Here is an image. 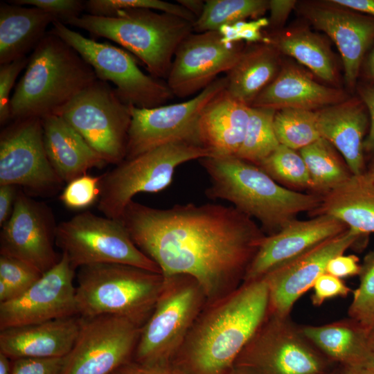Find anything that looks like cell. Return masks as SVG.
<instances>
[{"label": "cell", "instance_id": "cell-1", "mask_svg": "<svg viewBox=\"0 0 374 374\" xmlns=\"http://www.w3.org/2000/svg\"><path fill=\"white\" fill-rule=\"evenodd\" d=\"M119 220L164 277L193 278L207 303L243 283L265 237L252 218L234 206L214 204L160 209L132 200Z\"/></svg>", "mask_w": 374, "mask_h": 374}, {"label": "cell", "instance_id": "cell-2", "mask_svg": "<svg viewBox=\"0 0 374 374\" xmlns=\"http://www.w3.org/2000/svg\"><path fill=\"white\" fill-rule=\"evenodd\" d=\"M269 313L262 277L206 304L171 364L181 374H229Z\"/></svg>", "mask_w": 374, "mask_h": 374}, {"label": "cell", "instance_id": "cell-3", "mask_svg": "<svg viewBox=\"0 0 374 374\" xmlns=\"http://www.w3.org/2000/svg\"><path fill=\"white\" fill-rule=\"evenodd\" d=\"M209 176L205 194L211 199L230 202L233 206L261 223L269 235L296 219L301 212H314L322 196L282 186L258 166L235 156L199 159Z\"/></svg>", "mask_w": 374, "mask_h": 374}, {"label": "cell", "instance_id": "cell-4", "mask_svg": "<svg viewBox=\"0 0 374 374\" xmlns=\"http://www.w3.org/2000/svg\"><path fill=\"white\" fill-rule=\"evenodd\" d=\"M97 80L75 50L48 32L33 51L10 98L11 119L55 114Z\"/></svg>", "mask_w": 374, "mask_h": 374}, {"label": "cell", "instance_id": "cell-5", "mask_svg": "<svg viewBox=\"0 0 374 374\" xmlns=\"http://www.w3.org/2000/svg\"><path fill=\"white\" fill-rule=\"evenodd\" d=\"M65 25L117 43L139 58L157 79H167L178 46L193 33V23L145 8L120 10L108 17L84 14Z\"/></svg>", "mask_w": 374, "mask_h": 374}, {"label": "cell", "instance_id": "cell-6", "mask_svg": "<svg viewBox=\"0 0 374 374\" xmlns=\"http://www.w3.org/2000/svg\"><path fill=\"white\" fill-rule=\"evenodd\" d=\"M161 273L119 263L80 267L75 300L78 314H110L143 326L150 316L164 285Z\"/></svg>", "mask_w": 374, "mask_h": 374}, {"label": "cell", "instance_id": "cell-7", "mask_svg": "<svg viewBox=\"0 0 374 374\" xmlns=\"http://www.w3.org/2000/svg\"><path fill=\"white\" fill-rule=\"evenodd\" d=\"M333 365L290 316L269 312L229 374H323Z\"/></svg>", "mask_w": 374, "mask_h": 374}, {"label": "cell", "instance_id": "cell-8", "mask_svg": "<svg viewBox=\"0 0 374 374\" xmlns=\"http://www.w3.org/2000/svg\"><path fill=\"white\" fill-rule=\"evenodd\" d=\"M154 309L141 327L133 359L171 364L207 303L199 283L186 275L164 277Z\"/></svg>", "mask_w": 374, "mask_h": 374}, {"label": "cell", "instance_id": "cell-9", "mask_svg": "<svg viewBox=\"0 0 374 374\" xmlns=\"http://www.w3.org/2000/svg\"><path fill=\"white\" fill-rule=\"evenodd\" d=\"M211 156L200 145L175 142L125 159L102 175L98 208L105 217L119 220L135 195L165 189L179 166Z\"/></svg>", "mask_w": 374, "mask_h": 374}, {"label": "cell", "instance_id": "cell-10", "mask_svg": "<svg viewBox=\"0 0 374 374\" xmlns=\"http://www.w3.org/2000/svg\"><path fill=\"white\" fill-rule=\"evenodd\" d=\"M55 244L74 270L92 264L119 263L161 273L157 265L134 243L120 220L89 211L57 224Z\"/></svg>", "mask_w": 374, "mask_h": 374}, {"label": "cell", "instance_id": "cell-11", "mask_svg": "<svg viewBox=\"0 0 374 374\" xmlns=\"http://www.w3.org/2000/svg\"><path fill=\"white\" fill-rule=\"evenodd\" d=\"M49 32L75 50L98 80L114 84L116 94L127 105L153 108L174 97L166 82L143 73L124 49L87 38L59 21L53 23Z\"/></svg>", "mask_w": 374, "mask_h": 374}, {"label": "cell", "instance_id": "cell-12", "mask_svg": "<svg viewBox=\"0 0 374 374\" xmlns=\"http://www.w3.org/2000/svg\"><path fill=\"white\" fill-rule=\"evenodd\" d=\"M69 123L107 163L126 157L130 106L107 82L97 80L56 114Z\"/></svg>", "mask_w": 374, "mask_h": 374}, {"label": "cell", "instance_id": "cell-13", "mask_svg": "<svg viewBox=\"0 0 374 374\" xmlns=\"http://www.w3.org/2000/svg\"><path fill=\"white\" fill-rule=\"evenodd\" d=\"M226 86V76L217 78L185 102L148 109L130 105L131 123L125 159L170 143L186 142L199 145V117L208 103Z\"/></svg>", "mask_w": 374, "mask_h": 374}, {"label": "cell", "instance_id": "cell-14", "mask_svg": "<svg viewBox=\"0 0 374 374\" xmlns=\"http://www.w3.org/2000/svg\"><path fill=\"white\" fill-rule=\"evenodd\" d=\"M80 317L78 335L60 374H112L133 359L141 326L115 315Z\"/></svg>", "mask_w": 374, "mask_h": 374}, {"label": "cell", "instance_id": "cell-15", "mask_svg": "<svg viewBox=\"0 0 374 374\" xmlns=\"http://www.w3.org/2000/svg\"><path fill=\"white\" fill-rule=\"evenodd\" d=\"M13 121L0 134V186H21L39 195L56 192L63 181L47 157L42 118Z\"/></svg>", "mask_w": 374, "mask_h": 374}, {"label": "cell", "instance_id": "cell-16", "mask_svg": "<svg viewBox=\"0 0 374 374\" xmlns=\"http://www.w3.org/2000/svg\"><path fill=\"white\" fill-rule=\"evenodd\" d=\"M57 226L50 207L18 191L1 231L0 254L21 260L43 274L61 257L53 247Z\"/></svg>", "mask_w": 374, "mask_h": 374}, {"label": "cell", "instance_id": "cell-17", "mask_svg": "<svg viewBox=\"0 0 374 374\" xmlns=\"http://www.w3.org/2000/svg\"><path fill=\"white\" fill-rule=\"evenodd\" d=\"M242 42L228 43L218 31L191 33L178 46L166 83L174 96L201 92L240 59Z\"/></svg>", "mask_w": 374, "mask_h": 374}, {"label": "cell", "instance_id": "cell-18", "mask_svg": "<svg viewBox=\"0 0 374 374\" xmlns=\"http://www.w3.org/2000/svg\"><path fill=\"white\" fill-rule=\"evenodd\" d=\"M74 276L75 270L62 253L25 292L0 303V330L78 315Z\"/></svg>", "mask_w": 374, "mask_h": 374}, {"label": "cell", "instance_id": "cell-19", "mask_svg": "<svg viewBox=\"0 0 374 374\" xmlns=\"http://www.w3.org/2000/svg\"><path fill=\"white\" fill-rule=\"evenodd\" d=\"M364 237L348 228L264 276L269 289V312L282 317L290 316L297 300L326 272L328 262L344 254Z\"/></svg>", "mask_w": 374, "mask_h": 374}, {"label": "cell", "instance_id": "cell-20", "mask_svg": "<svg viewBox=\"0 0 374 374\" xmlns=\"http://www.w3.org/2000/svg\"><path fill=\"white\" fill-rule=\"evenodd\" d=\"M348 229L328 215L308 220H292L278 231L263 238L243 279L249 282L299 257L319 244Z\"/></svg>", "mask_w": 374, "mask_h": 374}, {"label": "cell", "instance_id": "cell-21", "mask_svg": "<svg viewBox=\"0 0 374 374\" xmlns=\"http://www.w3.org/2000/svg\"><path fill=\"white\" fill-rule=\"evenodd\" d=\"M305 14L333 40L341 55L346 80L353 87L364 55L374 39V19L341 6H310Z\"/></svg>", "mask_w": 374, "mask_h": 374}, {"label": "cell", "instance_id": "cell-22", "mask_svg": "<svg viewBox=\"0 0 374 374\" xmlns=\"http://www.w3.org/2000/svg\"><path fill=\"white\" fill-rule=\"evenodd\" d=\"M81 317L74 315L0 330V353L11 359L60 358L73 348Z\"/></svg>", "mask_w": 374, "mask_h": 374}, {"label": "cell", "instance_id": "cell-23", "mask_svg": "<svg viewBox=\"0 0 374 374\" xmlns=\"http://www.w3.org/2000/svg\"><path fill=\"white\" fill-rule=\"evenodd\" d=\"M226 89L205 107L197 124L198 143L211 157L235 156L249 122L250 106L233 97Z\"/></svg>", "mask_w": 374, "mask_h": 374}, {"label": "cell", "instance_id": "cell-24", "mask_svg": "<svg viewBox=\"0 0 374 374\" xmlns=\"http://www.w3.org/2000/svg\"><path fill=\"white\" fill-rule=\"evenodd\" d=\"M364 106L351 100L317 111L321 137L339 151L353 175L366 171L363 145L368 117Z\"/></svg>", "mask_w": 374, "mask_h": 374}, {"label": "cell", "instance_id": "cell-25", "mask_svg": "<svg viewBox=\"0 0 374 374\" xmlns=\"http://www.w3.org/2000/svg\"><path fill=\"white\" fill-rule=\"evenodd\" d=\"M343 99L341 91L325 87L301 69L287 66L281 68L250 107L276 111L287 108L314 111L341 103Z\"/></svg>", "mask_w": 374, "mask_h": 374}, {"label": "cell", "instance_id": "cell-26", "mask_svg": "<svg viewBox=\"0 0 374 374\" xmlns=\"http://www.w3.org/2000/svg\"><path fill=\"white\" fill-rule=\"evenodd\" d=\"M42 121L47 157L63 182L69 183L88 170L107 163L60 116L51 114Z\"/></svg>", "mask_w": 374, "mask_h": 374}, {"label": "cell", "instance_id": "cell-27", "mask_svg": "<svg viewBox=\"0 0 374 374\" xmlns=\"http://www.w3.org/2000/svg\"><path fill=\"white\" fill-rule=\"evenodd\" d=\"M302 332L333 364L341 368L374 366L369 329L351 318L320 326H301Z\"/></svg>", "mask_w": 374, "mask_h": 374}, {"label": "cell", "instance_id": "cell-28", "mask_svg": "<svg viewBox=\"0 0 374 374\" xmlns=\"http://www.w3.org/2000/svg\"><path fill=\"white\" fill-rule=\"evenodd\" d=\"M313 215H328L363 236L374 233V182L366 171L351 175L322 195Z\"/></svg>", "mask_w": 374, "mask_h": 374}, {"label": "cell", "instance_id": "cell-29", "mask_svg": "<svg viewBox=\"0 0 374 374\" xmlns=\"http://www.w3.org/2000/svg\"><path fill=\"white\" fill-rule=\"evenodd\" d=\"M52 15L35 7L0 4V64L26 57L47 33Z\"/></svg>", "mask_w": 374, "mask_h": 374}, {"label": "cell", "instance_id": "cell-30", "mask_svg": "<svg viewBox=\"0 0 374 374\" xmlns=\"http://www.w3.org/2000/svg\"><path fill=\"white\" fill-rule=\"evenodd\" d=\"M279 53L274 45L266 42L244 48L238 61L226 73V91L239 101L251 106L280 72Z\"/></svg>", "mask_w": 374, "mask_h": 374}, {"label": "cell", "instance_id": "cell-31", "mask_svg": "<svg viewBox=\"0 0 374 374\" xmlns=\"http://www.w3.org/2000/svg\"><path fill=\"white\" fill-rule=\"evenodd\" d=\"M269 43L280 53L295 58L321 79L332 82L336 70L332 53L326 43L317 34L298 30L269 38Z\"/></svg>", "mask_w": 374, "mask_h": 374}, {"label": "cell", "instance_id": "cell-32", "mask_svg": "<svg viewBox=\"0 0 374 374\" xmlns=\"http://www.w3.org/2000/svg\"><path fill=\"white\" fill-rule=\"evenodd\" d=\"M308 171L313 193L323 195L345 181L351 175L343 164L334 147L320 138L299 150Z\"/></svg>", "mask_w": 374, "mask_h": 374}, {"label": "cell", "instance_id": "cell-33", "mask_svg": "<svg viewBox=\"0 0 374 374\" xmlns=\"http://www.w3.org/2000/svg\"><path fill=\"white\" fill-rule=\"evenodd\" d=\"M265 0H207L202 15L193 23L196 33L217 31L224 25L260 17L267 10Z\"/></svg>", "mask_w": 374, "mask_h": 374}, {"label": "cell", "instance_id": "cell-34", "mask_svg": "<svg viewBox=\"0 0 374 374\" xmlns=\"http://www.w3.org/2000/svg\"><path fill=\"white\" fill-rule=\"evenodd\" d=\"M276 110L250 107L245 136L235 157L259 166L280 145L274 127Z\"/></svg>", "mask_w": 374, "mask_h": 374}, {"label": "cell", "instance_id": "cell-35", "mask_svg": "<svg viewBox=\"0 0 374 374\" xmlns=\"http://www.w3.org/2000/svg\"><path fill=\"white\" fill-rule=\"evenodd\" d=\"M274 127L280 144L301 150L321 137L317 112L287 108L276 112Z\"/></svg>", "mask_w": 374, "mask_h": 374}, {"label": "cell", "instance_id": "cell-36", "mask_svg": "<svg viewBox=\"0 0 374 374\" xmlns=\"http://www.w3.org/2000/svg\"><path fill=\"white\" fill-rule=\"evenodd\" d=\"M258 166L276 182L297 188H312L306 165L296 150L280 144Z\"/></svg>", "mask_w": 374, "mask_h": 374}, {"label": "cell", "instance_id": "cell-37", "mask_svg": "<svg viewBox=\"0 0 374 374\" xmlns=\"http://www.w3.org/2000/svg\"><path fill=\"white\" fill-rule=\"evenodd\" d=\"M358 276L359 286L353 292L348 314L350 318L370 330L374 328V250L364 257Z\"/></svg>", "mask_w": 374, "mask_h": 374}, {"label": "cell", "instance_id": "cell-38", "mask_svg": "<svg viewBox=\"0 0 374 374\" xmlns=\"http://www.w3.org/2000/svg\"><path fill=\"white\" fill-rule=\"evenodd\" d=\"M145 8L171 14L194 22L195 17L179 3L161 0H89L84 3L87 14L98 17H112L117 10Z\"/></svg>", "mask_w": 374, "mask_h": 374}, {"label": "cell", "instance_id": "cell-39", "mask_svg": "<svg viewBox=\"0 0 374 374\" xmlns=\"http://www.w3.org/2000/svg\"><path fill=\"white\" fill-rule=\"evenodd\" d=\"M42 276L39 271L29 264L11 256L0 255V280L10 287L13 299L25 292Z\"/></svg>", "mask_w": 374, "mask_h": 374}, {"label": "cell", "instance_id": "cell-40", "mask_svg": "<svg viewBox=\"0 0 374 374\" xmlns=\"http://www.w3.org/2000/svg\"><path fill=\"white\" fill-rule=\"evenodd\" d=\"M101 176L84 174L71 181L60 195V199L68 208L82 209L91 205L100 196Z\"/></svg>", "mask_w": 374, "mask_h": 374}, {"label": "cell", "instance_id": "cell-41", "mask_svg": "<svg viewBox=\"0 0 374 374\" xmlns=\"http://www.w3.org/2000/svg\"><path fill=\"white\" fill-rule=\"evenodd\" d=\"M8 3L18 6H30L54 16L66 24L72 19L82 15L85 1L80 0H15Z\"/></svg>", "mask_w": 374, "mask_h": 374}, {"label": "cell", "instance_id": "cell-42", "mask_svg": "<svg viewBox=\"0 0 374 374\" xmlns=\"http://www.w3.org/2000/svg\"><path fill=\"white\" fill-rule=\"evenodd\" d=\"M29 57L0 64V123L3 125L11 119L10 93L22 69L27 66Z\"/></svg>", "mask_w": 374, "mask_h": 374}, {"label": "cell", "instance_id": "cell-43", "mask_svg": "<svg viewBox=\"0 0 374 374\" xmlns=\"http://www.w3.org/2000/svg\"><path fill=\"white\" fill-rule=\"evenodd\" d=\"M269 25L267 19H258L251 21H239L221 26L217 30L224 42L239 43L243 40L250 42L269 43L268 37H263L260 29Z\"/></svg>", "mask_w": 374, "mask_h": 374}, {"label": "cell", "instance_id": "cell-44", "mask_svg": "<svg viewBox=\"0 0 374 374\" xmlns=\"http://www.w3.org/2000/svg\"><path fill=\"white\" fill-rule=\"evenodd\" d=\"M312 288L311 301L314 306H320L332 298L346 297L351 292L342 279L326 272L316 280Z\"/></svg>", "mask_w": 374, "mask_h": 374}, {"label": "cell", "instance_id": "cell-45", "mask_svg": "<svg viewBox=\"0 0 374 374\" xmlns=\"http://www.w3.org/2000/svg\"><path fill=\"white\" fill-rule=\"evenodd\" d=\"M12 360V374H60L64 357L18 358Z\"/></svg>", "mask_w": 374, "mask_h": 374}, {"label": "cell", "instance_id": "cell-46", "mask_svg": "<svg viewBox=\"0 0 374 374\" xmlns=\"http://www.w3.org/2000/svg\"><path fill=\"white\" fill-rule=\"evenodd\" d=\"M361 265L355 255H338L332 258L326 267V273L339 278L359 275Z\"/></svg>", "mask_w": 374, "mask_h": 374}, {"label": "cell", "instance_id": "cell-47", "mask_svg": "<svg viewBox=\"0 0 374 374\" xmlns=\"http://www.w3.org/2000/svg\"><path fill=\"white\" fill-rule=\"evenodd\" d=\"M112 374H181L171 364H145L134 359Z\"/></svg>", "mask_w": 374, "mask_h": 374}, {"label": "cell", "instance_id": "cell-48", "mask_svg": "<svg viewBox=\"0 0 374 374\" xmlns=\"http://www.w3.org/2000/svg\"><path fill=\"white\" fill-rule=\"evenodd\" d=\"M359 94L362 103L369 113L370 128L364 141V151L367 154L374 153V86H365L361 88Z\"/></svg>", "mask_w": 374, "mask_h": 374}, {"label": "cell", "instance_id": "cell-49", "mask_svg": "<svg viewBox=\"0 0 374 374\" xmlns=\"http://www.w3.org/2000/svg\"><path fill=\"white\" fill-rule=\"evenodd\" d=\"M296 3L292 0L269 1L268 10L270 11L269 24L278 26L283 24Z\"/></svg>", "mask_w": 374, "mask_h": 374}, {"label": "cell", "instance_id": "cell-50", "mask_svg": "<svg viewBox=\"0 0 374 374\" xmlns=\"http://www.w3.org/2000/svg\"><path fill=\"white\" fill-rule=\"evenodd\" d=\"M17 193L15 186H0V225L1 226L11 215Z\"/></svg>", "mask_w": 374, "mask_h": 374}, {"label": "cell", "instance_id": "cell-51", "mask_svg": "<svg viewBox=\"0 0 374 374\" xmlns=\"http://www.w3.org/2000/svg\"><path fill=\"white\" fill-rule=\"evenodd\" d=\"M331 3L374 16V0H332Z\"/></svg>", "mask_w": 374, "mask_h": 374}, {"label": "cell", "instance_id": "cell-52", "mask_svg": "<svg viewBox=\"0 0 374 374\" xmlns=\"http://www.w3.org/2000/svg\"><path fill=\"white\" fill-rule=\"evenodd\" d=\"M177 3L187 9L197 19L203 12L205 1L202 0H177Z\"/></svg>", "mask_w": 374, "mask_h": 374}, {"label": "cell", "instance_id": "cell-53", "mask_svg": "<svg viewBox=\"0 0 374 374\" xmlns=\"http://www.w3.org/2000/svg\"><path fill=\"white\" fill-rule=\"evenodd\" d=\"M341 374H374V366L341 368Z\"/></svg>", "mask_w": 374, "mask_h": 374}, {"label": "cell", "instance_id": "cell-54", "mask_svg": "<svg viewBox=\"0 0 374 374\" xmlns=\"http://www.w3.org/2000/svg\"><path fill=\"white\" fill-rule=\"evenodd\" d=\"M0 374H12V360L0 353Z\"/></svg>", "mask_w": 374, "mask_h": 374}, {"label": "cell", "instance_id": "cell-55", "mask_svg": "<svg viewBox=\"0 0 374 374\" xmlns=\"http://www.w3.org/2000/svg\"><path fill=\"white\" fill-rule=\"evenodd\" d=\"M366 71L369 78L374 81V46L368 57Z\"/></svg>", "mask_w": 374, "mask_h": 374}, {"label": "cell", "instance_id": "cell-56", "mask_svg": "<svg viewBox=\"0 0 374 374\" xmlns=\"http://www.w3.org/2000/svg\"><path fill=\"white\" fill-rule=\"evenodd\" d=\"M368 343L371 353L374 361V328L370 329L369 330Z\"/></svg>", "mask_w": 374, "mask_h": 374}, {"label": "cell", "instance_id": "cell-57", "mask_svg": "<svg viewBox=\"0 0 374 374\" xmlns=\"http://www.w3.org/2000/svg\"><path fill=\"white\" fill-rule=\"evenodd\" d=\"M366 172L374 182V159L370 163L368 169L366 170Z\"/></svg>", "mask_w": 374, "mask_h": 374}, {"label": "cell", "instance_id": "cell-58", "mask_svg": "<svg viewBox=\"0 0 374 374\" xmlns=\"http://www.w3.org/2000/svg\"><path fill=\"white\" fill-rule=\"evenodd\" d=\"M323 374H341L340 373V370H332V371H330L329 372H327V373H323Z\"/></svg>", "mask_w": 374, "mask_h": 374}]
</instances>
